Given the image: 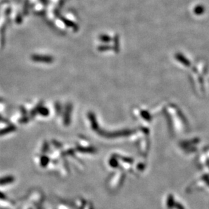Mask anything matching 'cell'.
I'll return each instance as SVG.
<instances>
[{"label":"cell","instance_id":"2","mask_svg":"<svg viewBox=\"0 0 209 209\" xmlns=\"http://www.w3.org/2000/svg\"><path fill=\"white\" fill-rule=\"evenodd\" d=\"M14 181V178L13 177H5L3 178L0 179V185H5L9 183H11Z\"/></svg>","mask_w":209,"mask_h":209},{"label":"cell","instance_id":"3","mask_svg":"<svg viewBox=\"0 0 209 209\" xmlns=\"http://www.w3.org/2000/svg\"><path fill=\"white\" fill-rule=\"evenodd\" d=\"M205 11V8H204L203 6H198L196 7L195 9H194V13L196 14H201L204 13Z\"/></svg>","mask_w":209,"mask_h":209},{"label":"cell","instance_id":"4","mask_svg":"<svg viewBox=\"0 0 209 209\" xmlns=\"http://www.w3.org/2000/svg\"><path fill=\"white\" fill-rule=\"evenodd\" d=\"M0 121H4V119L0 116Z\"/></svg>","mask_w":209,"mask_h":209},{"label":"cell","instance_id":"5","mask_svg":"<svg viewBox=\"0 0 209 209\" xmlns=\"http://www.w3.org/2000/svg\"><path fill=\"white\" fill-rule=\"evenodd\" d=\"M1 101V99H0V101Z\"/></svg>","mask_w":209,"mask_h":209},{"label":"cell","instance_id":"1","mask_svg":"<svg viewBox=\"0 0 209 209\" xmlns=\"http://www.w3.org/2000/svg\"><path fill=\"white\" fill-rule=\"evenodd\" d=\"M14 130H15V127H14V126H10L8 127L5 128L2 130H0V136L8 134L10 132H13Z\"/></svg>","mask_w":209,"mask_h":209}]
</instances>
